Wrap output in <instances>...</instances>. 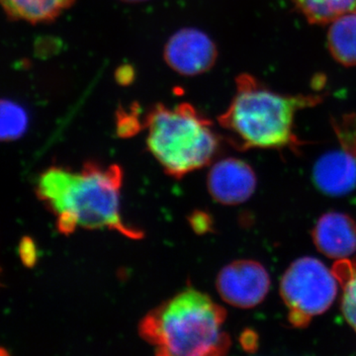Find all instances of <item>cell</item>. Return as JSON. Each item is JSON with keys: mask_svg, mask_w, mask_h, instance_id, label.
I'll return each instance as SVG.
<instances>
[{"mask_svg": "<svg viewBox=\"0 0 356 356\" xmlns=\"http://www.w3.org/2000/svg\"><path fill=\"white\" fill-rule=\"evenodd\" d=\"M122 182L120 166L88 163L79 172L58 166L49 168L40 175L36 191L65 235L77 228L108 229L127 238H142V232L122 219Z\"/></svg>", "mask_w": 356, "mask_h": 356, "instance_id": "1", "label": "cell"}, {"mask_svg": "<svg viewBox=\"0 0 356 356\" xmlns=\"http://www.w3.org/2000/svg\"><path fill=\"white\" fill-rule=\"evenodd\" d=\"M236 95L218 122L240 149H296L295 115L323 102L321 95H284L275 92L248 74L236 79Z\"/></svg>", "mask_w": 356, "mask_h": 356, "instance_id": "2", "label": "cell"}, {"mask_svg": "<svg viewBox=\"0 0 356 356\" xmlns=\"http://www.w3.org/2000/svg\"><path fill=\"white\" fill-rule=\"evenodd\" d=\"M226 311L197 290H184L149 312L140 334L161 356H218L231 339L222 327Z\"/></svg>", "mask_w": 356, "mask_h": 356, "instance_id": "3", "label": "cell"}, {"mask_svg": "<svg viewBox=\"0 0 356 356\" xmlns=\"http://www.w3.org/2000/svg\"><path fill=\"white\" fill-rule=\"evenodd\" d=\"M149 151L168 175L182 178L209 165L216 154L218 138L212 123L188 103L175 107L156 104L147 113Z\"/></svg>", "mask_w": 356, "mask_h": 356, "instance_id": "4", "label": "cell"}, {"mask_svg": "<svg viewBox=\"0 0 356 356\" xmlns=\"http://www.w3.org/2000/svg\"><path fill=\"white\" fill-rule=\"evenodd\" d=\"M280 294L289 309V322L296 327H307L315 316L325 313L334 303L337 281L334 273L314 257L293 262L283 274Z\"/></svg>", "mask_w": 356, "mask_h": 356, "instance_id": "5", "label": "cell"}, {"mask_svg": "<svg viewBox=\"0 0 356 356\" xmlns=\"http://www.w3.org/2000/svg\"><path fill=\"white\" fill-rule=\"evenodd\" d=\"M216 287L226 303L236 308L250 309L266 298L270 288V277L259 262L236 261L220 271Z\"/></svg>", "mask_w": 356, "mask_h": 356, "instance_id": "6", "label": "cell"}, {"mask_svg": "<svg viewBox=\"0 0 356 356\" xmlns=\"http://www.w3.org/2000/svg\"><path fill=\"white\" fill-rule=\"evenodd\" d=\"M166 64L184 76H197L212 69L216 63V44L208 35L185 28L168 40L165 48Z\"/></svg>", "mask_w": 356, "mask_h": 356, "instance_id": "7", "label": "cell"}, {"mask_svg": "<svg viewBox=\"0 0 356 356\" xmlns=\"http://www.w3.org/2000/svg\"><path fill=\"white\" fill-rule=\"evenodd\" d=\"M207 186L213 199L222 205H238L252 197L257 187L254 170L245 161L226 159L211 168Z\"/></svg>", "mask_w": 356, "mask_h": 356, "instance_id": "8", "label": "cell"}, {"mask_svg": "<svg viewBox=\"0 0 356 356\" xmlns=\"http://www.w3.org/2000/svg\"><path fill=\"white\" fill-rule=\"evenodd\" d=\"M312 236L318 252L330 259H346L356 252V221L343 213L323 215Z\"/></svg>", "mask_w": 356, "mask_h": 356, "instance_id": "9", "label": "cell"}, {"mask_svg": "<svg viewBox=\"0 0 356 356\" xmlns=\"http://www.w3.org/2000/svg\"><path fill=\"white\" fill-rule=\"evenodd\" d=\"M312 178L325 195H346L356 188V158L343 149L323 154L314 165Z\"/></svg>", "mask_w": 356, "mask_h": 356, "instance_id": "10", "label": "cell"}, {"mask_svg": "<svg viewBox=\"0 0 356 356\" xmlns=\"http://www.w3.org/2000/svg\"><path fill=\"white\" fill-rule=\"evenodd\" d=\"M76 0H1L7 16L32 24L57 19Z\"/></svg>", "mask_w": 356, "mask_h": 356, "instance_id": "11", "label": "cell"}, {"mask_svg": "<svg viewBox=\"0 0 356 356\" xmlns=\"http://www.w3.org/2000/svg\"><path fill=\"white\" fill-rule=\"evenodd\" d=\"M327 47L337 63L356 67V13L332 21L327 32Z\"/></svg>", "mask_w": 356, "mask_h": 356, "instance_id": "12", "label": "cell"}, {"mask_svg": "<svg viewBox=\"0 0 356 356\" xmlns=\"http://www.w3.org/2000/svg\"><path fill=\"white\" fill-rule=\"evenodd\" d=\"M311 24L325 25L356 13V0H290Z\"/></svg>", "mask_w": 356, "mask_h": 356, "instance_id": "13", "label": "cell"}, {"mask_svg": "<svg viewBox=\"0 0 356 356\" xmlns=\"http://www.w3.org/2000/svg\"><path fill=\"white\" fill-rule=\"evenodd\" d=\"M341 273V282L343 285L341 311L346 322L356 332V264L341 262L339 264Z\"/></svg>", "mask_w": 356, "mask_h": 356, "instance_id": "14", "label": "cell"}, {"mask_svg": "<svg viewBox=\"0 0 356 356\" xmlns=\"http://www.w3.org/2000/svg\"><path fill=\"white\" fill-rule=\"evenodd\" d=\"M27 115L15 103L3 102L1 104V138L3 140L17 139L27 128Z\"/></svg>", "mask_w": 356, "mask_h": 356, "instance_id": "15", "label": "cell"}, {"mask_svg": "<svg viewBox=\"0 0 356 356\" xmlns=\"http://www.w3.org/2000/svg\"><path fill=\"white\" fill-rule=\"evenodd\" d=\"M332 124L341 147L356 158V114H346L339 119H332Z\"/></svg>", "mask_w": 356, "mask_h": 356, "instance_id": "16", "label": "cell"}, {"mask_svg": "<svg viewBox=\"0 0 356 356\" xmlns=\"http://www.w3.org/2000/svg\"><path fill=\"white\" fill-rule=\"evenodd\" d=\"M19 252L21 259L26 266H31L35 264L37 259L36 248L30 238H23L20 243Z\"/></svg>", "mask_w": 356, "mask_h": 356, "instance_id": "17", "label": "cell"}, {"mask_svg": "<svg viewBox=\"0 0 356 356\" xmlns=\"http://www.w3.org/2000/svg\"><path fill=\"white\" fill-rule=\"evenodd\" d=\"M191 225L198 234L206 233L212 228V220L205 213L198 212L192 215Z\"/></svg>", "mask_w": 356, "mask_h": 356, "instance_id": "18", "label": "cell"}, {"mask_svg": "<svg viewBox=\"0 0 356 356\" xmlns=\"http://www.w3.org/2000/svg\"><path fill=\"white\" fill-rule=\"evenodd\" d=\"M241 343H242L243 348L247 351L254 353L257 348V337L254 332L247 331L243 332L242 337H241Z\"/></svg>", "mask_w": 356, "mask_h": 356, "instance_id": "19", "label": "cell"}, {"mask_svg": "<svg viewBox=\"0 0 356 356\" xmlns=\"http://www.w3.org/2000/svg\"><path fill=\"white\" fill-rule=\"evenodd\" d=\"M123 1H126V2H142V1H146V0H123Z\"/></svg>", "mask_w": 356, "mask_h": 356, "instance_id": "20", "label": "cell"}]
</instances>
